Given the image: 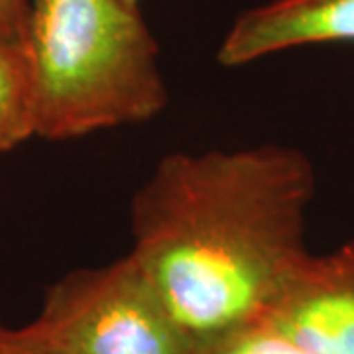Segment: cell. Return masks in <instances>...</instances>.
I'll return each mask as SVG.
<instances>
[{"label":"cell","mask_w":354,"mask_h":354,"mask_svg":"<svg viewBox=\"0 0 354 354\" xmlns=\"http://www.w3.org/2000/svg\"><path fill=\"white\" fill-rule=\"evenodd\" d=\"M22 44L39 138L140 124L167 106L160 46L128 0H26Z\"/></svg>","instance_id":"7a4b0ae2"},{"label":"cell","mask_w":354,"mask_h":354,"mask_svg":"<svg viewBox=\"0 0 354 354\" xmlns=\"http://www.w3.org/2000/svg\"><path fill=\"white\" fill-rule=\"evenodd\" d=\"M0 354H193V342L128 252L65 274L30 321L0 323Z\"/></svg>","instance_id":"3957f363"},{"label":"cell","mask_w":354,"mask_h":354,"mask_svg":"<svg viewBox=\"0 0 354 354\" xmlns=\"http://www.w3.org/2000/svg\"><path fill=\"white\" fill-rule=\"evenodd\" d=\"M193 354H307L266 317L197 342Z\"/></svg>","instance_id":"52a82bcc"},{"label":"cell","mask_w":354,"mask_h":354,"mask_svg":"<svg viewBox=\"0 0 354 354\" xmlns=\"http://www.w3.org/2000/svg\"><path fill=\"white\" fill-rule=\"evenodd\" d=\"M315 185L281 144L167 153L140 185L130 254L193 346L268 315L309 256Z\"/></svg>","instance_id":"6da1fadb"},{"label":"cell","mask_w":354,"mask_h":354,"mask_svg":"<svg viewBox=\"0 0 354 354\" xmlns=\"http://www.w3.org/2000/svg\"><path fill=\"white\" fill-rule=\"evenodd\" d=\"M36 136L34 79L22 41L0 38V156Z\"/></svg>","instance_id":"8992f818"},{"label":"cell","mask_w":354,"mask_h":354,"mask_svg":"<svg viewBox=\"0 0 354 354\" xmlns=\"http://www.w3.org/2000/svg\"><path fill=\"white\" fill-rule=\"evenodd\" d=\"M266 319L307 354H354V239L309 254Z\"/></svg>","instance_id":"277c9868"},{"label":"cell","mask_w":354,"mask_h":354,"mask_svg":"<svg viewBox=\"0 0 354 354\" xmlns=\"http://www.w3.org/2000/svg\"><path fill=\"white\" fill-rule=\"evenodd\" d=\"M26 0H0V38L24 41Z\"/></svg>","instance_id":"ba28073f"},{"label":"cell","mask_w":354,"mask_h":354,"mask_svg":"<svg viewBox=\"0 0 354 354\" xmlns=\"http://www.w3.org/2000/svg\"><path fill=\"white\" fill-rule=\"evenodd\" d=\"M321 44H354V0H268L248 8L225 34L216 62L242 67Z\"/></svg>","instance_id":"5b68a950"},{"label":"cell","mask_w":354,"mask_h":354,"mask_svg":"<svg viewBox=\"0 0 354 354\" xmlns=\"http://www.w3.org/2000/svg\"><path fill=\"white\" fill-rule=\"evenodd\" d=\"M128 2H132V4H136V6H140V0H128Z\"/></svg>","instance_id":"9c48e42d"}]
</instances>
